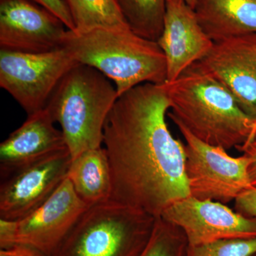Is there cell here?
Returning <instances> with one entry per match:
<instances>
[{"label": "cell", "mask_w": 256, "mask_h": 256, "mask_svg": "<svg viewBox=\"0 0 256 256\" xmlns=\"http://www.w3.org/2000/svg\"><path fill=\"white\" fill-rule=\"evenodd\" d=\"M163 84H140L119 96L104 126L112 172L111 200L160 217L190 196L184 146L168 128Z\"/></svg>", "instance_id": "cell-1"}, {"label": "cell", "mask_w": 256, "mask_h": 256, "mask_svg": "<svg viewBox=\"0 0 256 256\" xmlns=\"http://www.w3.org/2000/svg\"><path fill=\"white\" fill-rule=\"evenodd\" d=\"M163 85L170 102V119L200 140L229 150L250 139L256 119L244 112L232 94L198 62Z\"/></svg>", "instance_id": "cell-2"}, {"label": "cell", "mask_w": 256, "mask_h": 256, "mask_svg": "<svg viewBox=\"0 0 256 256\" xmlns=\"http://www.w3.org/2000/svg\"><path fill=\"white\" fill-rule=\"evenodd\" d=\"M62 48L77 63L97 69L114 82L119 96L140 84L166 82V60L158 42L130 28L68 30Z\"/></svg>", "instance_id": "cell-3"}, {"label": "cell", "mask_w": 256, "mask_h": 256, "mask_svg": "<svg viewBox=\"0 0 256 256\" xmlns=\"http://www.w3.org/2000/svg\"><path fill=\"white\" fill-rule=\"evenodd\" d=\"M118 98L116 86L97 69L77 64L66 74L46 108L60 124L72 160L102 146L106 121Z\"/></svg>", "instance_id": "cell-4"}, {"label": "cell", "mask_w": 256, "mask_h": 256, "mask_svg": "<svg viewBox=\"0 0 256 256\" xmlns=\"http://www.w3.org/2000/svg\"><path fill=\"white\" fill-rule=\"evenodd\" d=\"M156 218L111 200L89 206L54 256H138Z\"/></svg>", "instance_id": "cell-5"}, {"label": "cell", "mask_w": 256, "mask_h": 256, "mask_svg": "<svg viewBox=\"0 0 256 256\" xmlns=\"http://www.w3.org/2000/svg\"><path fill=\"white\" fill-rule=\"evenodd\" d=\"M184 138L185 171L190 196L226 204L252 188L245 154L234 158L222 146L195 137L184 126L175 124Z\"/></svg>", "instance_id": "cell-6"}, {"label": "cell", "mask_w": 256, "mask_h": 256, "mask_svg": "<svg viewBox=\"0 0 256 256\" xmlns=\"http://www.w3.org/2000/svg\"><path fill=\"white\" fill-rule=\"evenodd\" d=\"M77 64L64 48L45 53L0 50V86L30 116L46 107L66 74Z\"/></svg>", "instance_id": "cell-7"}, {"label": "cell", "mask_w": 256, "mask_h": 256, "mask_svg": "<svg viewBox=\"0 0 256 256\" xmlns=\"http://www.w3.org/2000/svg\"><path fill=\"white\" fill-rule=\"evenodd\" d=\"M72 162L66 148L2 178L0 218L22 220L43 204L66 178Z\"/></svg>", "instance_id": "cell-8"}, {"label": "cell", "mask_w": 256, "mask_h": 256, "mask_svg": "<svg viewBox=\"0 0 256 256\" xmlns=\"http://www.w3.org/2000/svg\"><path fill=\"white\" fill-rule=\"evenodd\" d=\"M160 217L180 227L188 246L256 237V218L245 216L210 200L190 196L174 202Z\"/></svg>", "instance_id": "cell-9"}, {"label": "cell", "mask_w": 256, "mask_h": 256, "mask_svg": "<svg viewBox=\"0 0 256 256\" xmlns=\"http://www.w3.org/2000/svg\"><path fill=\"white\" fill-rule=\"evenodd\" d=\"M65 28L58 16L32 0H0L1 50L26 53L60 50Z\"/></svg>", "instance_id": "cell-10"}, {"label": "cell", "mask_w": 256, "mask_h": 256, "mask_svg": "<svg viewBox=\"0 0 256 256\" xmlns=\"http://www.w3.org/2000/svg\"><path fill=\"white\" fill-rule=\"evenodd\" d=\"M88 207L66 176L43 204L16 220V244L54 256Z\"/></svg>", "instance_id": "cell-11"}, {"label": "cell", "mask_w": 256, "mask_h": 256, "mask_svg": "<svg viewBox=\"0 0 256 256\" xmlns=\"http://www.w3.org/2000/svg\"><path fill=\"white\" fill-rule=\"evenodd\" d=\"M198 63L256 119V33L214 42Z\"/></svg>", "instance_id": "cell-12"}, {"label": "cell", "mask_w": 256, "mask_h": 256, "mask_svg": "<svg viewBox=\"0 0 256 256\" xmlns=\"http://www.w3.org/2000/svg\"><path fill=\"white\" fill-rule=\"evenodd\" d=\"M158 43L166 57V82H171L200 62L214 42L202 28L194 10L184 0H166L164 26Z\"/></svg>", "instance_id": "cell-13"}, {"label": "cell", "mask_w": 256, "mask_h": 256, "mask_svg": "<svg viewBox=\"0 0 256 256\" xmlns=\"http://www.w3.org/2000/svg\"><path fill=\"white\" fill-rule=\"evenodd\" d=\"M46 107L28 119L0 144L1 178L67 148L62 130Z\"/></svg>", "instance_id": "cell-14"}, {"label": "cell", "mask_w": 256, "mask_h": 256, "mask_svg": "<svg viewBox=\"0 0 256 256\" xmlns=\"http://www.w3.org/2000/svg\"><path fill=\"white\" fill-rule=\"evenodd\" d=\"M194 11L214 42L256 33V0H196Z\"/></svg>", "instance_id": "cell-15"}, {"label": "cell", "mask_w": 256, "mask_h": 256, "mask_svg": "<svg viewBox=\"0 0 256 256\" xmlns=\"http://www.w3.org/2000/svg\"><path fill=\"white\" fill-rule=\"evenodd\" d=\"M67 178L88 206L110 200L112 172L105 148L88 150L72 160Z\"/></svg>", "instance_id": "cell-16"}, {"label": "cell", "mask_w": 256, "mask_h": 256, "mask_svg": "<svg viewBox=\"0 0 256 256\" xmlns=\"http://www.w3.org/2000/svg\"><path fill=\"white\" fill-rule=\"evenodd\" d=\"M64 2L72 15L75 26L74 30L85 31L96 28H130L116 0Z\"/></svg>", "instance_id": "cell-17"}, {"label": "cell", "mask_w": 256, "mask_h": 256, "mask_svg": "<svg viewBox=\"0 0 256 256\" xmlns=\"http://www.w3.org/2000/svg\"><path fill=\"white\" fill-rule=\"evenodd\" d=\"M134 33L158 42L164 26L166 0H116Z\"/></svg>", "instance_id": "cell-18"}, {"label": "cell", "mask_w": 256, "mask_h": 256, "mask_svg": "<svg viewBox=\"0 0 256 256\" xmlns=\"http://www.w3.org/2000/svg\"><path fill=\"white\" fill-rule=\"evenodd\" d=\"M188 247V238L180 227L158 217L149 242L138 256H186Z\"/></svg>", "instance_id": "cell-19"}, {"label": "cell", "mask_w": 256, "mask_h": 256, "mask_svg": "<svg viewBox=\"0 0 256 256\" xmlns=\"http://www.w3.org/2000/svg\"><path fill=\"white\" fill-rule=\"evenodd\" d=\"M256 252V237L226 239L198 246H188L186 256H250Z\"/></svg>", "instance_id": "cell-20"}, {"label": "cell", "mask_w": 256, "mask_h": 256, "mask_svg": "<svg viewBox=\"0 0 256 256\" xmlns=\"http://www.w3.org/2000/svg\"><path fill=\"white\" fill-rule=\"evenodd\" d=\"M236 212L250 218H256V188L245 190L235 200Z\"/></svg>", "instance_id": "cell-21"}, {"label": "cell", "mask_w": 256, "mask_h": 256, "mask_svg": "<svg viewBox=\"0 0 256 256\" xmlns=\"http://www.w3.org/2000/svg\"><path fill=\"white\" fill-rule=\"evenodd\" d=\"M37 4L44 6L63 22L68 30H75L72 15L64 0H32Z\"/></svg>", "instance_id": "cell-22"}, {"label": "cell", "mask_w": 256, "mask_h": 256, "mask_svg": "<svg viewBox=\"0 0 256 256\" xmlns=\"http://www.w3.org/2000/svg\"><path fill=\"white\" fill-rule=\"evenodd\" d=\"M16 220L0 218V249H8L16 244Z\"/></svg>", "instance_id": "cell-23"}, {"label": "cell", "mask_w": 256, "mask_h": 256, "mask_svg": "<svg viewBox=\"0 0 256 256\" xmlns=\"http://www.w3.org/2000/svg\"><path fill=\"white\" fill-rule=\"evenodd\" d=\"M236 150L242 152L249 159L248 174L252 188H256V140L238 146Z\"/></svg>", "instance_id": "cell-24"}, {"label": "cell", "mask_w": 256, "mask_h": 256, "mask_svg": "<svg viewBox=\"0 0 256 256\" xmlns=\"http://www.w3.org/2000/svg\"><path fill=\"white\" fill-rule=\"evenodd\" d=\"M0 256H45L32 248L16 245L8 249H0Z\"/></svg>", "instance_id": "cell-25"}, {"label": "cell", "mask_w": 256, "mask_h": 256, "mask_svg": "<svg viewBox=\"0 0 256 256\" xmlns=\"http://www.w3.org/2000/svg\"><path fill=\"white\" fill-rule=\"evenodd\" d=\"M252 140H256V124L255 128H254V131H252V136H250V139H249L248 140V142H246V143L250 142V141H252ZM246 143H245V144H246Z\"/></svg>", "instance_id": "cell-26"}, {"label": "cell", "mask_w": 256, "mask_h": 256, "mask_svg": "<svg viewBox=\"0 0 256 256\" xmlns=\"http://www.w3.org/2000/svg\"><path fill=\"white\" fill-rule=\"evenodd\" d=\"M184 1L186 2V4L190 5L192 8H193V9L194 10L196 0H184Z\"/></svg>", "instance_id": "cell-27"}, {"label": "cell", "mask_w": 256, "mask_h": 256, "mask_svg": "<svg viewBox=\"0 0 256 256\" xmlns=\"http://www.w3.org/2000/svg\"><path fill=\"white\" fill-rule=\"evenodd\" d=\"M256 256V252H254V254H252V256Z\"/></svg>", "instance_id": "cell-28"}]
</instances>
